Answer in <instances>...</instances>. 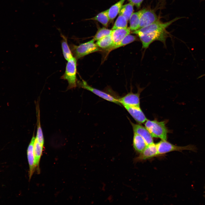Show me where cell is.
<instances>
[{
  "label": "cell",
  "mask_w": 205,
  "mask_h": 205,
  "mask_svg": "<svg viewBox=\"0 0 205 205\" xmlns=\"http://www.w3.org/2000/svg\"><path fill=\"white\" fill-rule=\"evenodd\" d=\"M159 155H163L174 151H182L183 150H188L196 152V147L192 145L184 146H177L172 144L166 140H162L156 144Z\"/></svg>",
  "instance_id": "4"
},
{
  "label": "cell",
  "mask_w": 205,
  "mask_h": 205,
  "mask_svg": "<svg viewBox=\"0 0 205 205\" xmlns=\"http://www.w3.org/2000/svg\"><path fill=\"white\" fill-rule=\"evenodd\" d=\"M94 41L93 39L77 46H72L74 57L76 59H79L92 53L100 51L99 47L94 43Z\"/></svg>",
  "instance_id": "3"
},
{
  "label": "cell",
  "mask_w": 205,
  "mask_h": 205,
  "mask_svg": "<svg viewBox=\"0 0 205 205\" xmlns=\"http://www.w3.org/2000/svg\"><path fill=\"white\" fill-rule=\"evenodd\" d=\"M37 131L35 139L42 146H44V138L41 126L40 120V111L39 105L36 106Z\"/></svg>",
  "instance_id": "20"
},
{
  "label": "cell",
  "mask_w": 205,
  "mask_h": 205,
  "mask_svg": "<svg viewBox=\"0 0 205 205\" xmlns=\"http://www.w3.org/2000/svg\"><path fill=\"white\" fill-rule=\"evenodd\" d=\"M145 125L153 137L159 138L162 140H167L168 131L165 121L159 122L147 119Z\"/></svg>",
  "instance_id": "1"
},
{
  "label": "cell",
  "mask_w": 205,
  "mask_h": 205,
  "mask_svg": "<svg viewBox=\"0 0 205 205\" xmlns=\"http://www.w3.org/2000/svg\"><path fill=\"white\" fill-rule=\"evenodd\" d=\"M139 91L137 93L130 92L122 97L118 99L120 104L126 106L140 107Z\"/></svg>",
  "instance_id": "9"
},
{
  "label": "cell",
  "mask_w": 205,
  "mask_h": 205,
  "mask_svg": "<svg viewBox=\"0 0 205 205\" xmlns=\"http://www.w3.org/2000/svg\"><path fill=\"white\" fill-rule=\"evenodd\" d=\"M77 60L73 57L67 61L64 73L61 76L62 79L67 81L68 86L67 89L76 87Z\"/></svg>",
  "instance_id": "2"
},
{
  "label": "cell",
  "mask_w": 205,
  "mask_h": 205,
  "mask_svg": "<svg viewBox=\"0 0 205 205\" xmlns=\"http://www.w3.org/2000/svg\"></svg>",
  "instance_id": "29"
},
{
  "label": "cell",
  "mask_w": 205,
  "mask_h": 205,
  "mask_svg": "<svg viewBox=\"0 0 205 205\" xmlns=\"http://www.w3.org/2000/svg\"><path fill=\"white\" fill-rule=\"evenodd\" d=\"M159 155L156 144L153 143L147 145L136 160L141 161L149 159Z\"/></svg>",
  "instance_id": "11"
},
{
  "label": "cell",
  "mask_w": 205,
  "mask_h": 205,
  "mask_svg": "<svg viewBox=\"0 0 205 205\" xmlns=\"http://www.w3.org/2000/svg\"><path fill=\"white\" fill-rule=\"evenodd\" d=\"M61 35L62 38L61 44L63 55L65 59L68 61L73 56L68 44L67 37L62 34Z\"/></svg>",
  "instance_id": "21"
},
{
  "label": "cell",
  "mask_w": 205,
  "mask_h": 205,
  "mask_svg": "<svg viewBox=\"0 0 205 205\" xmlns=\"http://www.w3.org/2000/svg\"><path fill=\"white\" fill-rule=\"evenodd\" d=\"M96 44L99 48L107 50L114 44L111 34L97 40Z\"/></svg>",
  "instance_id": "19"
},
{
  "label": "cell",
  "mask_w": 205,
  "mask_h": 205,
  "mask_svg": "<svg viewBox=\"0 0 205 205\" xmlns=\"http://www.w3.org/2000/svg\"><path fill=\"white\" fill-rule=\"evenodd\" d=\"M87 20H97L105 26L107 27L110 20L108 10L101 12L95 17Z\"/></svg>",
  "instance_id": "22"
},
{
  "label": "cell",
  "mask_w": 205,
  "mask_h": 205,
  "mask_svg": "<svg viewBox=\"0 0 205 205\" xmlns=\"http://www.w3.org/2000/svg\"><path fill=\"white\" fill-rule=\"evenodd\" d=\"M134 5L130 2L123 5L119 13V15L123 16L126 18L127 21H128L133 13Z\"/></svg>",
  "instance_id": "23"
},
{
  "label": "cell",
  "mask_w": 205,
  "mask_h": 205,
  "mask_svg": "<svg viewBox=\"0 0 205 205\" xmlns=\"http://www.w3.org/2000/svg\"><path fill=\"white\" fill-rule=\"evenodd\" d=\"M112 30L109 29L105 28H102L99 29L93 39L95 41H97L106 36L111 35Z\"/></svg>",
  "instance_id": "26"
},
{
  "label": "cell",
  "mask_w": 205,
  "mask_h": 205,
  "mask_svg": "<svg viewBox=\"0 0 205 205\" xmlns=\"http://www.w3.org/2000/svg\"><path fill=\"white\" fill-rule=\"evenodd\" d=\"M125 0H120L107 9L110 20H112L115 18L119 13Z\"/></svg>",
  "instance_id": "17"
},
{
  "label": "cell",
  "mask_w": 205,
  "mask_h": 205,
  "mask_svg": "<svg viewBox=\"0 0 205 205\" xmlns=\"http://www.w3.org/2000/svg\"><path fill=\"white\" fill-rule=\"evenodd\" d=\"M133 147L136 151L141 152L147 146L144 139L140 135L134 133L133 140Z\"/></svg>",
  "instance_id": "16"
},
{
  "label": "cell",
  "mask_w": 205,
  "mask_h": 205,
  "mask_svg": "<svg viewBox=\"0 0 205 205\" xmlns=\"http://www.w3.org/2000/svg\"><path fill=\"white\" fill-rule=\"evenodd\" d=\"M35 139V137L33 134L27 150V158L29 167V178L30 180L31 178L35 169L34 152V146Z\"/></svg>",
  "instance_id": "12"
},
{
  "label": "cell",
  "mask_w": 205,
  "mask_h": 205,
  "mask_svg": "<svg viewBox=\"0 0 205 205\" xmlns=\"http://www.w3.org/2000/svg\"><path fill=\"white\" fill-rule=\"evenodd\" d=\"M142 10L133 13L130 19V30L134 31L139 29V23Z\"/></svg>",
  "instance_id": "18"
},
{
  "label": "cell",
  "mask_w": 205,
  "mask_h": 205,
  "mask_svg": "<svg viewBox=\"0 0 205 205\" xmlns=\"http://www.w3.org/2000/svg\"><path fill=\"white\" fill-rule=\"evenodd\" d=\"M136 38L135 36L129 34L126 36L120 42L117 44L114 45L108 50L109 51H111L125 46L136 40Z\"/></svg>",
  "instance_id": "24"
},
{
  "label": "cell",
  "mask_w": 205,
  "mask_h": 205,
  "mask_svg": "<svg viewBox=\"0 0 205 205\" xmlns=\"http://www.w3.org/2000/svg\"><path fill=\"white\" fill-rule=\"evenodd\" d=\"M158 20L157 15L153 10L143 9L140 17L139 29L148 26Z\"/></svg>",
  "instance_id": "8"
},
{
  "label": "cell",
  "mask_w": 205,
  "mask_h": 205,
  "mask_svg": "<svg viewBox=\"0 0 205 205\" xmlns=\"http://www.w3.org/2000/svg\"><path fill=\"white\" fill-rule=\"evenodd\" d=\"M180 18H176L166 22H162L158 20L151 24L134 31L133 33L138 35L156 31L165 30L166 28L172 23Z\"/></svg>",
  "instance_id": "6"
},
{
  "label": "cell",
  "mask_w": 205,
  "mask_h": 205,
  "mask_svg": "<svg viewBox=\"0 0 205 205\" xmlns=\"http://www.w3.org/2000/svg\"><path fill=\"white\" fill-rule=\"evenodd\" d=\"M144 0H128L130 2L135 5L137 7H140Z\"/></svg>",
  "instance_id": "27"
},
{
  "label": "cell",
  "mask_w": 205,
  "mask_h": 205,
  "mask_svg": "<svg viewBox=\"0 0 205 205\" xmlns=\"http://www.w3.org/2000/svg\"><path fill=\"white\" fill-rule=\"evenodd\" d=\"M205 76V74H203V75H201V76H200L199 77H198V78H201V77H202L203 76Z\"/></svg>",
  "instance_id": "28"
},
{
  "label": "cell",
  "mask_w": 205,
  "mask_h": 205,
  "mask_svg": "<svg viewBox=\"0 0 205 205\" xmlns=\"http://www.w3.org/2000/svg\"><path fill=\"white\" fill-rule=\"evenodd\" d=\"M79 86L83 88L90 91L99 97L108 101L116 104H120L118 99L111 95L103 91L93 87L87 83V82L83 80L79 82Z\"/></svg>",
  "instance_id": "7"
},
{
  "label": "cell",
  "mask_w": 205,
  "mask_h": 205,
  "mask_svg": "<svg viewBox=\"0 0 205 205\" xmlns=\"http://www.w3.org/2000/svg\"><path fill=\"white\" fill-rule=\"evenodd\" d=\"M43 147L35 139L34 146V165L35 169L36 168L38 173L39 171V162L42 152Z\"/></svg>",
  "instance_id": "15"
},
{
  "label": "cell",
  "mask_w": 205,
  "mask_h": 205,
  "mask_svg": "<svg viewBox=\"0 0 205 205\" xmlns=\"http://www.w3.org/2000/svg\"><path fill=\"white\" fill-rule=\"evenodd\" d=\"M133 118L139 124L143 123L147 120L140 107H124Z\"/></svg>",
  "instance_id": "13"
},
{
  "label": "cell",
  "mask_w": 205,
  "mask_h": 205,
  "mask_svg": "<svg viewBox=\"0 0 205 205\" xmlns=\"http://www.w3.org/2000/svg\"><path fill=\"white\" fill-rule=\"evenodd\" d=\"M127 20L123 16L119 15L112 28L114 30L127 27Z\"/></svg>",
  "instance_id": "25"
},
{
  "label": "cell",
  "mask_w": 205,
  "mask_h": 205,
  "mask_svg": "<svg viewBox=\"0 0 205 205\" xmlns=\"http://www.w3.org/2000/svg\"><path fill=\"white\" fill-rule=\"evenodd\" d=\"M134 133L141 136L144 140L147 145L153 143V137L148 130L140 124H135L130 121Z\"/></svg>",
  "instance_id": "10"
},
{
  "label": "cell",
  "mask_w": 205,
  "mask_h": 205,
  "mask_svg": "<svg viewBox=\"0 0 205 205\" xmlns=\"http://www.w3.org/2000/svg\"><path fill=\"white\" fill-rule=\"evenodd\" d=\"M142 44V48L146 49L154 41L159 40L165 43L167 34L165 30L156 31L138 35Z\"/></svg>",
  "instance_id": "5"
},
{
  "label": "cell",
  "mask_w": 205,
  "mask_h": 205,
  "mask_svg": "<svg viewBox=\"0 0 205 205\" xmlns=\"http://www.w3.org/2000/svg\"><path fill=\"white\" fill-rule=\"evenodd\" d=\"M130 32L129 27L112 30L111 35L114 44V45L120 42L130 34Z\"/></svg>",
  "instance_id": "14"
}]
</instances>
